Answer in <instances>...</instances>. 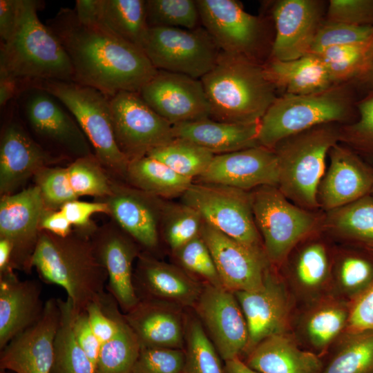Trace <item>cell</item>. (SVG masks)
<instances>
[{"label": "cell", "instance_id": "obj_23", "mask_svg": "<svg viewBox=\"0 0 373 373\" xmlns=\"http://www.w3.org/2000/svg\"><path fill=\"white\" fill-rule=\"evenodd\" d=\"M23 103V113L32 131L40 138L78 157L93 153L78 123L48 92L28 88Z\"/></svg>", "mask_w": 373, "mask_h": 373}, {"label": "cell", "instance_id": "obj_51", "mask_svg": "<svg viewBox=\"0 0 373 373\" xmlns=\"http://www.w3.org/2000/svg\"><path fill=\"white\" fill-rule=\"evenodd\" d=\"M325 21L373 26V0H329Z\"/></svg>", "mask_w": 373, "mask_h": 373}, {"label": "cell", "instance_id": "obj_50", "mask_svg": "<svg viewBox=\"0 0 373 373\" xmlns=\"http://www.w3.org/2000/svg\"><path fill=\"white\" fill-rule=\"evenodd\" d=\"M338 274L343 287L360 296L373 285V261L361 255H348L340 262Z\"/></svg>", "mask_w": 373, "mask_h": 373}, {"label": "cell", "instance_id": "obj_29", "mask_svg": "<svg viewBox=\"0 0 373 373\" xmlns=\"http://www.w3.org/2000/svg\"><path fill=\"white\" fill-rule=\"evenodd\" d=\"M41 296L37 280H21L15 271L0 274V350L39 320L45 306Z\"/></svg>", "mask_w": 373, "mask_h": 373}, {"label": "cell", "instance_id": "obj_10", "mask_svg": "<svg viewBox=\"0 0 373 373\" xmlns=\"http://www.w3.org/2000/svg\"><path fill=\"white\" fill-rule=\"evenodd\" d=\"M181 202L197 210L204 222L224 234L265 253L254 220L250 191L193 182L181 196Z\"/></svg>", "mask_w": 373, "mask_h": 373}, {"label": "cell", "instance_id": "obj_43", "mask_svg": "<svg viewBox=\"0 0 373 373\" xmlns=\"http://www.w3.org/2000/svg\"><path fill=\"white\" fill-rule=\"evenodd\" d=\"M145 6L149 28L170 27L193 30L201 27L196 1L146 0Z\"/></svg>", "mask_w": 373, "mask_h": 373}, {"label": "cell", "instance_id": "obj_22", "mask_svg": "<svg viewBox=\"0 0 373 373\" xmlns=\"http://www.w3.org/2000/svg\"><path fill=\"white\" fill-rule=\"evenodd\" d=\"M194 182L222 184L251 191L278 186V169L273 149L261 145L215 155L207 169Z\"/></svg>", "mask_w": 373, "mask_h": 373}, {"label": "cell", "instance_id": "obj_30", "mask_svg": "<svg viewBox=\"0 0 373 373\" xmlns=\"http://www.w3.org/2000/svg\"><path fill=\"white\" fill-rule=\"evenodd\" d=\"M82 21L97 23L143 50L149 27L144 0H77L74 9Z\"/></svg>", "mask_w": 373, "mask_h": 373}, {"label": "cell", "instance_id": "obj_21", "mask_svg": "<svg viewBox=\"0 0 373 373\" xmlns=\"http://www.w3.org/2000/svg\"><path fill=\"white\" fill-rule=\"evenodd\" d=\"M117 226L147 251L160 244V222L166 200L129 184L113 181L111 193L101 200Z\"/></svg>", "mask_w": 373, "mask_h": 373}, {"label": "cell", "instance_id": "obj_35", "mask_svg": "<svg viewBox=\"0 0 373 373\" xmlns=\"http://www.w3.org/2000/svg\"><path fill=\"white\" fill-rule=\"evenodd\" d=\"M61 311L54 341L51 373H95L93 363L77 342L73 329V306L69 298H58Z\"/></svg>", "mask_w": 373, "mask_h": 373}, {"label": "cell", "instance_id": "obj_19", "mask_svg": "<svg viewBox=\"0 0 373 373\" xmlns=\"http://www.w3.org/2000/svg\"><path fill=\"white\" fill-rule=\"evenodd\" d=\"M60 315L58 298L48 299L39 320L1 350L0 370L15 373H51Z\"/></svg>", "mask_w": 373, "mask_h": 373}, {"label": "cell", "instance_id": "obj_24", "mask_svg": "<svg viewBox=\"0 0 373 373\" xmlns=\"http://www.w3.org/2000/svg\"><path fill=\"white\" fill-rule=\"evenodd\" d=\"M328 155L329 164L318 191L319 206L329 211L371 193L373 171L352 150L337 143Z\"/></svg>", "mask_w": 373, "mask_h": 373}, {"label": "cell", "instance_id": "obj_37", "mask_svg": "<svg viewBox=\"0 0 373 373\" xmlns=\"http://www.w3.org/2000/svg\"><path fill=\"white\" fill-rule=\"evenodd\" d=\"M140 350L137 336L123 316L115 335L101 345L95 373H131Z\"/></svg>", "mask_w": 373, "mask_h": 373}, {"label": "cell", "instance_id": "obj_46", "mask_svg": "<svg viewBox=\"0 0 373 373\" xmlns=\"http://www.w3.org/2000/svg\"><path fill=\"white\" fill-rule=\"evenodd\" d=\"M348 316L345 309L336 306H327L315 312L306 325L313 345L325 348L346 325Z\"/></svg>", "mask_w": 373, "mask_h": 373}, {"label": "cell", "instance_id": "obj_20", "mask_svg": "<svg viewBox=\"0 0 373 373\" xmlns=\"http://www.w3.org/2000/svg\"><path fill=\"white\" fill-rule=\"evenodd\" d=\"M95 254L105 268L108 280L106 290L117 303L124 314L139 302L133 282V263L140 246L118 226H104L90 237Z\"/></svg>", "mask_w": 373, "mask_h": 373}, {"label": "cell", "instance_id": "obj_13", "mask_svg": "<svg viewBox=\"0 0 373 373\" xmlns=\"http://www.w3.org/2000/svg\"><path fill=\"white\" fill-rule=\"evenodd\" d=\"M193 309L224 361L245 353L249 331L233 292L204 283Z\"/></svg>", "mask_w": 373, "mask_h": 373}, {"label": "cell", "instance_id": "obj_12", "mask_svg": "<svg viewBox=\"0 0 373 373\" xmlns=\"http://www.w3.org/2000/svg\"><path fill=\"white\" fill-rule=\"evenodd\" d=\"M108 98L114 135L129 161L175 138L173 125L153 111L138 92L121 91Z\"/></svg>", "mask_w": 373, "mask_h": 373}, {"label": "cell", "instance_id": "obj_16", "mask_svg": "<svg viewBox=\"0 0 373 373\" xmlns=\"http://www.w3.org/2000/svg\"><path fill=\"white\" fill-rule=\"evenodd\" d=\"M46 208L37 185L9 195L0 200V238L12 245V267L30 273L31 259L39 234V223Z\"/></svg>", "mask_w": 373, "mask_h": 373}, {"label": "cell", "instance_id": "obj_8", "mask_svg": "<svg viewBox=\"0 0 373 373\" xmlns=\"http://www.w3.org/2000/svg\"><path fill=\"white\" fill-rule=\"evenodd\" d=\"M253 214L269 262H282L291 249L318 225L312 211L289 200L276 186L250 191Z\"/></svg>", "mask_w": 373, "mask_h": 373}, {"label": "cell", "instance_id": "obj_57", "mask_svg": "<svg viewBox=\"0 0 373 373\" xmlns=\"http://www.w3.org/2000/svg\"><path fill=\"white\" fill-rule=\"evenodd\" d=\"M350 84L364 89L367 94L373 92V35L370 41L367 57L364 68L359 76Z\"/></svg>", "mask_w": 373, "mask_h": 373}, {"label": "cell", "instance_id": "obj_14", "mask_svg": "<svg viewBox=\"0 0 373 373\" xmlns=\"http://www.w3.org/2000/svg\"><path fill=\"white\" fill-rule=\"evenodd\" d=\"M139 93L172 125L210 118V104L199 79L157 70Z\"/></svg>", "mask_w": 373, "mask_h": 373}, {"label": "cell", "instance_id": "obj_44", "mask_svg": "<svg viewBox=\"0 0 373 373\" xmlns=\"http://www.w3.org/2000/svg\"><path fill=\"white\" fill-rule=\"evenodd\" d=\"M173 255L180 267L189 274L201 277L205 283L223 287L210 250L200 235Z\"/></svg>", "mask_w": 373, "mask_h": 373}, {"label": "cell", "instance_id": "obj_62", "mask_svg": "<svg viewBox=\"0 0 373 373\" xmlns=\"http://www.w3.org/2000/svg\"><path fill=\"white\" fill-rule=\"evenodd\" d=\"M370 249L373 252V246L369 247Z\"/></svg>", "mask_w": 373, "mask_h": 373}, {"label": "cell", "instance_id": "obj_6", "mask_svg": "<svg viewBox=\"0 0 373 373\" xmlns=\"http://www.w3.org/2000/svg\"><path fill=\"white\" fill-rule=\"evenodd\" d=\"M352 87L345 83L315 93L278 96L260 121L259 144L274 149L293 135L347 121L354 107Z\"/></svg>", "mask_w": 373, "mask_h": 373}, {"label": "cell", "instance_id": "obj_17", "mask_svg": "<svg viewBox=\"0 0 373 373\" xmlns=\"http://www.w3.org/2000/svg\"><path fill=\"white\" fill-rule=\"evenodd\" d=\"M326 8L320 0L275 1L271 7L275 35L269 58L288 61L310 53Z\"/></svg>", "mask_w": 373, "mask_h": 373}, {"label": "cell", "instance_id": "obj_1", "mask_svg": "<svg viewBox=\"0 0 373 373\" xmlns=\"http://www.w3.org/2000/svg\"><path fill=\"white\" fill-rule=\"evenodd\" d=\"M46 25L70 58L73 82L108 97L121 91L139 93L157 70L142 49L97 23L81 20L74 9L61 8Z\"/></svg>", "mask_w": 373, "mask_h": 373}, {"label": "cell", "instance_id": "obj_11", "mask_svg": "<svg viewBox=\"0 0 373 373\" xmlns=\"http://www.w3.org/2000/svg\"><path fill=\"white\" fill-rule=\"evenodd\" d=\"M143 51L155 69L199 79L213 68L221 52L202 26L149 28Z\"/></svg>", "mask_w": 373, "mask_h": 373}, {"label": "cell", "instance_id": "obj_61", "mask_svg": "<svg viewBox=\"0 0 373 373\" xmlns=\"http://www.w3.org/2000/svg\"><path fill=\"white\" fill-rule=\"evenodd\" d=\"M0 373H7L6 370H0Z\"/></svg>", "mask_w": 373, "mask_h": 373}, {"label": "cell", "instance_id": "obj_45", "mask_svg": "<svg viewBox=\"0 0 373 373\" xmlns=\"http://www.w3.org/2000/svg\"><path fill=\"white\" fill-rule=\"evenodd\" d=\"M373 35V26H358L324 20L313 41L310 53L326 48L368 41Z\"/></svg>", "mask_w": 373, "mask_h": 373}, {"label": "cell", "instance_id": "obj_63", "mask_svg": "<svg viewBox=\"0 0 373 373\" xmlns=\"http://www.w3.org/2000/svg\"><path fill=\"white\" fill-rule=\"evenodd\" d=\"M370 195L373 197V188H372V191H371Z\"/></svg>", "mask_w": 373, "mask_h": 373}, {"label": "cell", "instance_id": "obj_2", "mask_svg": "<svg viewBox=\"0 0 373 373\" xmlns=\"http://www.w3.org/2000/svg\"><path fill=\"white\" fill-rule=\"evenodd\" d=\"M40 280L61 287L75 312L100 300L108 275L97 259L90 238L79 232L60 237L41 230L31 259Z\"/></svg>", "mask_w": 373, "mask_h": 373}, {"label": "cell", "instance_id": "obj_40", "mask_svg": "<svg viewBox=\"0 0 373 373\" xmlns=\"http://www.w3.org/2000/svg\"><path fill=\"white\" fill-rule=\"evenodd\" d=\"M185 373H224L220 356L198 318L185 321Z\"/></svg>", "mask_w": 373, "mask_h": 373}, {"label": "cell", "instance_id": "obj_4", "mask_svg": "<svg viewBox=\"0 0 373 373\" xmlns=\"http://www.w3.org/2000/svg\"><path fill=\"white\" fill-rule=\"evenodd\" d=\"M43 3L19 0L14 32L6 41L1 43L0 73L19 82H73L69 57L56 35L39 19L37 12Z\"/></svg>", "mask_w": 373, "mask_h": 373}, {"label": "cell", "instance_id": "obj_42", "mask_svg": "<svg viewBox=\"0 0 373 373\" xmlns=\"http://www.w3.org/2000/svg\"><path fill=\"white\" fill-rule=\"evenodd\" d=\"M370 39L363 43L330 47L314 54L323 63L334 85L351 83L364 68Z\"/></svg>", "mask_w": 373, "mask_h": 373}, {"label": "cell", "instance_id": "obj_41", "mask_svg": "<svg viewBox=\"0 0 373 373\" xmlns=\"http://www.w3.org/2000/svg\"><path fill=\"white\" fill-rule=\"evenodd\" d=\"M321 373H373V332L349 333Z\"/></svg>", "mask_w": 373, "mask_h": 373}, {"label": "cell", "instance_id": "obj_36", "mask_svg": "<svg viewBox=\"0 0 373 373\" xmlns=\"http://www.w3.org/2000/svg\"><path fill=\"white\" fill-rule=\"evenodd\" d=\"M146 155L160 161L177 173L194 180L207 169L215 155L191 142L174 138Z\"/></svg>", "mask_w": 373, "mask_h": 373}, {"label": "cell", "instance_id": "obj_54", "mask_svg": "<svg viewBox=\"0 0 373 373\" xmlns=\"http://www.w3.org/2000/svg\"><path fill=\"white\" fill-rule=\"evenodd\" d=\"M73 329L77 342L95 367L102 344L92 329L86 311L73 310Z\"/></svg>", "mask_w": 373, "mask_h": 373}, {"label": "cell", "instance_id": "obj_31", "mask_svg": "<svg viewBox=\"0 0 373 373\" xmlns=\"http://www.w3.org/2000/svg\"><path fill=\"white\" fill-rule=\"evenodd\" d=\"M259 128L260 122L236 124L211 118L173 125L175 138L191 142L214 155L260 145Z\"/></svg>", "mask_w": 373, "mask_h": 373}, {"label": "cell", "instance_id": "obj_25", "mask_svg": "<svg viewBox=\"0 0 373 373\" xmlns=\"http://www.w3.org/2000/svg\"><path fill=\"white\" fill-rule=\"evenodd\" d=\"M133 282L139 300H158L182 307L193 308L203 287L180 266L142 252L137 259Z\"/></svg>", "mask_w": 373, "mask_h": 373}, {"label": "cell", "instance_id": "obj_39", "mask_svg": "<svg viewBox=\"0 0 373 373\" xmlns=\"http://www.w3.org/2000/svg\"><path fill=\"white\" fill-rule=\"evenodd\" d=\"M327 224L345 237L373 246V197L370 194L329 211Z\"/></svg>", "mask_w": 373, "mask_h": 373}, {"label": "cell", "instance_id": "obj_52", "mask_svg": "<svg viewBox=\"0 0 373 373\" xmlns=\"http://www.w3.org/2000/svg\"><path fill=\"white\" fill-rule=\"evenodd\" d=\"M72 225H75L79 232L91 237L96 228L90 226L91 216L95 213L109 214L108 205L103 201L95 202L73 200L64 204L59 209Z\"/></svg>", "mask_w": 373, "mask_h": 373}, {"label": "cell", "instance_id": "obj_5", "mask_svg": "<svg viewBox=\"0 0 373 373\" xmlns=\"http://www.w3.org/2000/svg\"><path fill=\"white\" fill-rule=\"evenodd\" d=\"M337 124L320 125L289 136L274 147L277 187L297 206L312 211L319 207L318 191L325 173L326 157L340 141Z\"/></svg>", "mask_w": 373, "mask_h": 373}, {"label": "cell", "instance_id": "obj_9", "mask_svg": "<svg viewBox=\"0 0 373 373\" xmlns=\"http://www.w3.org/2000/svg\"><path fill=\"white\" fill-rule=\"evenodd\" d=\"M201 24L221 51L265 64L270 54L267 20L246 12L236 0L196 1Z\"/></svg>", "mask_w": 373, "mask_h": 373}, {"label": "cell", "instance_id": "obj_26", "mask_svg": "<svg viewBox=\"0 0 373 373\" xmlns=\"http://www.w3.org/2000/svg\"><path fill=\"white\" fill-rule=\"evenodd\" d=\"M57 158L34 140L16 121L4 127L0 142V193H14L21 185Z\"/></svg>", "mask_w": 373, "mask_h": 373}, {"label": "cell", "instance_id": "obj_34", "mask_svg": "<svg viewBox=\"0 0 373 373\" xmlns=\"http://www.w3.org/2000/svg\"><path fill=\"white\" fill-rule=\"evenodd\" d=\"M124 179L128 184L164 200L181 197L193 182L148 155L130 160Z\"/></svg>", "mask_w": 373, "mask_h": 373}, {"label": "cell", "instance_id": "obj_33", "mask_svg": "<svg viewBox=\"0 0 373 373\" xmlns=\"http://www.w3.org/2000/svg\"><path fill=\"white\" fill-rule=\"evenodd\" d=\"M263 66L269 80L283 94H311L334 86L323 63L314 53L288 61L269 58Z\"/></svg>", "mask_w": 373, "mask_h": 373}, {"label": "cell", "instance_id": "obj_60", "mask_svg": "<svg viewBox=\"0 0 373 373\" xmlns=\"http://www.w3.org/2000/svg\"><path fill=\"white\" fill-rule=\"evenodd\" d=\"M224 373H261L249 367L240 358L224 361Z\"/></svg>", "mask_w": 373, "mask_h": 373}, {"label": "cell", "instance_id": "obj_55", "mask_svg": "<svg viewBox=\"0 0 373 373\" xmlns=\"http://www.w3.org/2000/svg\"><path fill=\"white\" fill-rule=\"evenodd\" d=\"M73 225L60 209H46L39 223V229L60 237L70 235Z\"/></svg>", "mask_w": 373, "mask_h": 373}, {"label": "cell", "instance_id": "obj_59", "mask_svg": "<svg viewBox=\"0 0 373 373\" xmlns=\"http://www.w3.org/2000/svg\"><path fill=\"white\" fill-rule=\"evenodd\" d=\"M12 256V245L3 238H0V274L15 271L11 265Z\"/></svg>", "mask_w": 373, "mask_h": 373}, {"label": "cell", "instance_id": "obj_49", "mask_svg": "<svg viewBox=\"0 0 373 373\" xmlns=\"http://www.w3.org/2000/svg\"><path fill=\"white\" fill-rule=\"evenodd\" d=\"M328 256L325 247L318 242L305 246L299 253L295 265L298 281L307 287L321 285L327 276Z\"/></svg>", "mask_w": 373, "mask_h": 373}, {"label": "cell", "instance_id": "obj_53", "mask_svg": "<svg viewBox=\"0 0 373 373\" xmlns=\"http://www.w3.org/2000/svg\"><path fill=\"white\" fill-rule=\"evenodd\" d=\"M347 325L349 333L373 332V285L359 296Z\"/></svg>", "mask_w": 373, "mask_h": 373}, {"label": "cell", "instance_id": "obj_38", "mask_svg": "<svg viewBox=\"0 0 373 373\" xmlns=\"http://www.w3.org/2000/svg\"><path fill=\"white\" fill-rule=\"evenodd\" d=\"M203 219L189 205L165 200L160 222V237L172 254L200 235Z\"/></svg>", "mask_w": 373, "mask_h": 373}, {"label": "cell", "instance_id": "obj_18", "mask_svg": "<svg viewBox=\"0 0 373 373\" xmlns=\"http://www.w3.org/2000/svg\"><path fill=\"white\" fill-rule=\"evenodd\" d=\"M200 236L225 289L235 292L262 288L269 262L265 253L241 244L204 221Z\"/></svg>", "mask_w": 373, "mask_h": 373}, {"label": "cell", "instance_id": "obj_27", "mask_svg": "<svg viewBox=\"0 0 373 373\" xmlns=\"http://www.w3.org/2000/svg\"><path fill=\"white\" fill-rule=\"evenodd\" d=\"M233 294L248 327L246 355L265 338L285 333L289 311L287 295L284 287L276 280L269 269L262 288Z\"/></svg>", "mask_w": 373, "mask_h": 373}, {"label": "cell", "instance_id": "obj_58", "mask_svg": "<svg viewBox=\"0 0 373 373\" xmlns=\"http://www.w3.org/2000/svg\"><path fill=\"white\" fill-rule=\"evenodd\" d=\"M20 93L19 81L5 73H0V106H4Z\"/></svg>", "mask_w": 373, "mask_h": 373}, {"label": "cell", "instance_id": "obj_47", "mask_svg": "<svg viewBox=\"0 0 373 373\" xmlns=\"http://www.w3.org/2000/svg\"><path fill=\"white\" fill-rule=\"evenodd\" d=\"M357 121L340 127V141L373 155V92L356 104Z\"/></svg>", "mask_w": 373, "mask_h": 373}, {"label": "cell", "instance_id": "obj_56", "mask_svg": "<svg viewBox=\"0 0 373 373\" xmlns=\"http://www.w3.org/2000/svg\"><path fill=\"white\" fill-rule=\"evenodd\" d=\"M19 0L0 1L1 43L6 41L16 27L19 15Z\"/></svg>", "mask_w": 373, "mask_h": 373}, {"label": "cell", "instance_id": "obj_3", "mask_svg": "<svg viewBox=\"0 0 373 373\" xmlns=\"http://www.w3.org/2000/svg\"><path fill=\"white\" fill-rule=\"evenodd\" d=\"M263 64L220 52L213 68L200 79L211 119L236 124L260 122L278 97Z\"/></svg>", "mask_w": 373, "mask_h": 373}, {"label": "cell", "instance_id": "obj_15", "mask_svg": "<svg viewBox=\"0 0 373 373\" xmlns=\"http://www.w3.org/2000/svg\"><path fill=\"white\" fill-rule=\"evenodd\" d=\"M94 154L76 158L66 167L47 166L35 175L46 209L58 210L81 196L103 199L111 193L113 181Z\"/></svg>", "mask_w": 373, "mask_h": 373}, {"label": "cell", "instance_id": "obj_48", "mask_svg": "<svg viewBox=\"0 0 373 373\" xmlns=\"http://www.w3.org/2000/svg\"><path fill=\"white\" fill-rule=\"evenodd\" d=\"M131 373H185L184 350L141 348Z\"/></svg>", "mask_w": 373, "mask_h": 373}, {"label": "cell", "instance_id": "obj_32", "mask_svg": "<svg viewBox=\"0 0 373 373\" xmlns=\"http://www.w3.org/2000/svg\"><path fill=\"white\" fill-rule=\"evenodd\" d=\"M244 362L261 373H321L325 365L318 355L300 349L285 333L262 341Z\"/></svg>", "mask_w": 373, "mask_h": 373}, {"label": "cell", "instance_id": "obj_7", "mask_svg": "<svg viewBox=\"0 0 373 373\" xmlns=\"http://www.w3.org/2000/svg\"><path fill=\"white\" fill-rule=\"evenodd\" d=\"M21 87L41 89L57 99L78 123L102 166L125 178L129 160L117 143L106 95L95 88L61 80L21 82Z\"/></svg>", "mask_w": 373, "mask_h": 373}, {"label": "cell", "instance_id": "obj_28", "mask_svg": "<svg viewBox=\"0 0 373 373\" xmlns=\"http://www.w3.org/2000/svg\"><path fill=\"white\" fill-rule=\"evenodd\" d=\"M181 307L154 299H140L124 318L141 348L184 349L185 321Z\"/></svg>", "mask_w": 373, "mask_h": 373}]
</instances>
